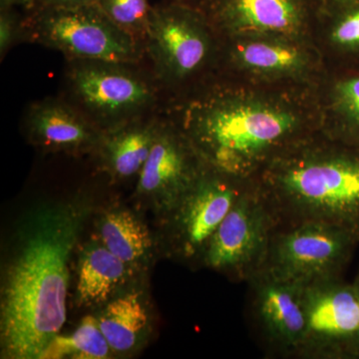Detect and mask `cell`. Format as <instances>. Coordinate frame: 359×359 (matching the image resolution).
<instances>
[{"mask_svg": "<svg viewBox=\"0 0 359 359\" xmlns=\"http://www.w3.org/2000/svg\"><path fill=\"white\" fill-rule=\"evenodd\" d=\"M80 202L41 205L20 226L2 283V358L41 359L65 325L69 259L89 212Z\"/></svg>", "mask_w": 359, "mask_h": 359, "instance_id": "6da1fadb", "label": "cell"}, {"mask_svg": "<svg viewBox=\"0 0 359 359\" xmlns=\"http://www.w3.org/2000/svg\"><path fill=\"white\" fill-rule=\"evenodd\" d=\"M185 106L176 121L205 164L247 181L320 132L287 108L221 87L203 89Z\"/></svg>", "mask_w": 359, "mask_h": 359, "instance_id": "7a4b0ae2", "label": "cell"}, {"mask_svg": "<svg viewBox=\"0 0 359 359\" xmlns=\"http://www.w3.org/2000/svg\"><path fill=\"white\" fill-rule=\"evenodd\" d=\"M254 180L276 226L323 222L348 231L359 243V146L320 131Z\"/></svg>", "mask_w": 359, "mask_h": 359, "instance_id": "3957f363", "label": "cell"}, {"mask_svg": "<svg viewBox=\"0 0 359 359\" xmlns=\"http://www.w3.org/2000/svg\"><path fill=\"white\" fill-rule=\"evenodd\" d=\"M65 97L102 133L163 112L165 98L147 63L66 60Z\"/></svg>", "mask_w": 359, "mask_h": 359, "instance_id": "277c9868", "label": "cell"}, {"mask_svg": "<svg viewBox=\"0 0 359 359\" xmlns=\"http://www.w3.org/2000/svg\"><path fill=\"white\" fill-rule=\"evenodd\" d=\"M219 35L196 6H154L144 40L145 61L164 95L179 97L197 86L219 59Z\"/></svg>", "mask_w": 359, "mask_h": 359, "instance_id": "5b68a950", "label": "cell"}, {"mask_svg": "<svg viewBox=\"0 0 359 359\" xmlns=\"http://www.w3.org/2000/svg\"><path fill=\"white\" fill-rule=\"evenodd\" d=\"M26 39L62 53L66 60L143 62L145 46L113 22L96 4L36 7L25 15Z\"/></svg>", "mask_w": 359, "mask_h": 359, "instance_id": "8992f818", "label": "cell"}, {"mask_svg": "<svg viewBox=\"0 0 359 359\" xmlns=\"http://www.w3.org/2000/svg\"><path fill=\"white\" fill-rule=\"evenodd\" d=\"M358 245L348 231L323 222L278 226L263 269L302 285L339 278L344 276Z\"/></svg>", "mask_w": 359, "mask_h": 359, "instance_id": "52a82bcc", "label": "cell"}, {"mask_svg": "<svg viewBox=\"0 0 359 359\" xmlns=\"http://www.w3.org/2000/svg\"><path fill=\"white\" fill-rule=\"evenodd\" d=\"M276 221L256 181L233 203L205 250L202 266L235 283H247L264 268Z\"/></svg>", "mask_w": 359, "mask_h": 359, "instance_id": "ba28073f", "label": "cell"}, {"mask_svg": "<svg viewBox=\"0 0 359 359\" xmlns=\"http://www.w3.org/2000/svg\"><path fill=\"white\" fill-rule=\"evenodd\" d=\"M306 327L295 358L359 359V299L344 276L304 285Z\"/></svg>", "mask_w": 359, "mask_h": 359, "instance_id": "9c48e42d", "label": "cell"}, {"mask_svg": "<svg viewBox=\"0 0 359 359\" xmlns=\"http://www.w3.org/2000/svg\"><path fill=\"white\" fill-rule=\"evenodd\" d=\"M250 182L205 168L166 216L169 247L175 256L202 264L212 235Z\"/></svg>", "mask_w": 359, "mask_h": 359, "instance_id": "30bf717a", "label": "cell"}, {"mask_svg": "<svg viewBox=\"0 0 359 359\" xmlns=\"http://www.w3.org/2000/svg\"><path fill=\"white\" fill-rule=\"evenodd\" d=\"M245 320L268 358H295L306 327L304 285L262 269L247 283Z\"/></svg>", "mask_w": 359, "mask_h": 359, "instance_id": "8fae6325", "label": "cell"}, {"mask_svg": "<svg viewBox=\"0 0 359 359\" xmlns=\"http://www.w3.org/2000/svg\"><path fill=\"white\" fill-rule=\"evenodd\" d=\"M165 115L137 182V194L166 217L207 165L176 120Z\"/></svg>", "mask_w": 359, "mask_h": 359, "instance_id": "7c38bea8", "label": "cell"}, {"mask_svg": "<svg viewBox=\"0 0 359 359\" xmlns=\"http://www.w3.org/2000/svg\"><path fill=\"white\" fill-rule=\"evenodd\" d=\"M323 0H199L219 37L285 39L318 20Z\"/></svg>", "mask_w": 359, "mask_h": 359, "instance_id": "4fadbf2b", "label": "cell"}, {"mask_svg": "<svg viewBox=\"0 0 359 359\" xmlns=\"http://www.w3.org/2000/svg\"><path fill=\"white\" fill-rule=\"evenodd\" d=\"M28 141L36 147L67 154L95 153L103 133L65 97L30 104L23 121Z\"/></svg>", "mask_w": 359, "mask_h": 359, "instance_id": "5bb4252c", "label": "cell"}, {"mask_svg": "<svg viewBox=\"0 0 359 359\" xmlns=\"http://www.w3.org/2000/svg\"><path fill=\"white\" fill-rule=\"evenodd\" d=\"M164 117L163 111L103 133L95 151L103 169L115 179L138 178Z\"/></svg>", "mask_w": 359, "mask_h": 359, "instance_id": "9a60e30c", "label": "cell"}, {"mask_svg": "<svg viewBox=\"0 0 359 359\" xmlns=\"http://www.w3.org/2000/svg\"><path fill=\"white\" fill-rule=\"evenodd\" d=\"M128 264L103 244L90 243L82 250L78 269L77 299L80 306L105 304L126 282Z\"/></svg>", "mask_w": 359, "mask_h": 359, "instance_id": "2e32d148", "label": "cell"}, {"mask_svg": "<svg viewBox=\"0 0 359 359\" xmlns=\"http://www.w3.org/2000/svg\"><path fill=\"white\" fill-rule=\"evenodd\" d=\"M98 320L101 332L113 351H131L148 325V313L139 292H129L111 301Z\"/></svg>", "mask_w": 359, "mask_h": 359, "instance_id": "e0dca14e", "label": "cell"}, {"mask_svg": "<svg viewBox=\"0 0 359 359\" xmlns=\"http://www.w3.org/2000/svg\"><path fill=\"white\" fill-rule=\"evenodd\" d=\"M330 138L359 146V67H340L330 89Z\"/></svg>", "mask_w": 359, "mask_h": 359, "instance_id": "ac0fdd59", "label": "cell"}, {"mask_svg": "<svg viewBox=\"0 0 359 359\" xmlns=\"http://www.w3.org/2000/svg\"><path fill=\"white\" fill-rule=\"evenodd\" d=\"M231 57L238 66L259 74H292L306 63L301 49L276 39L242 41L233 47Z\"/></svg>", "mask_w": 359, "mask_h": 359, "instance_id": "d6986e66", "label": "cell"}, {"mask_svg": "<svg viewBox=\"0 0 359 359\" xmlns=\"http://www.w3.org/2000/svg\"><path fill=\"white\" fill-rule=\"evenodd\" d=\"M318 20L327 23L328 45L340 67H359V0H323Z\"/></svg>", "mask_w": 359, "mask_h": 359, "instance_id": "ffe728a7", "label": "cell"}, {"mask_svg": "<svg viewBox=\"0 0 359 359\" xmlns=\"http://www.w3.org/2000/svg\"><path fill=\"white\" fill-rule=\"evenodd\" d=\"M99 230L102 244L124 263L140 261L151 248L147 226L128 210L104 215Z\"/></svg>", "mask_w": 359, "mask_h": 359, "instance_id": "44dd1931", "label": "cell"}, {"mask_svg": "<svg viewBox=\"0 0 359 359\" xmlns=\"http://www.w3.org/2000/svg\"><path fill=\"white\" fill-rule=\"evenodd\" d=\"M111 347L94 316H85L70 335L57 334L42 354L41 359H103L109 356Z\"/></svg>", "mask_w": 359, "mask_h": 359, "instance_id": "7402d4cb", "label": "cell"}, {"mask_svg": "<svg viewBox=\"0 0 359 359\" xmlns=\"http://www.w3.org/2000/svg\"><path fill=\"white\" fill-rule=\"evenodd\" d=\"M96 4L118 27L144 43L154 9L150 0H97Z\"/></svg>", "mask_w": 359, "mask_h": 359, "instance_id": "603a6c76", "label": "cell"}, {"mask_svg": "<svg viewBox=\"0 0 359 359\" xmlns=\"http://www.w3.org/2000/svg\"><path fill=\"white\" fill-rule=\"evenodd\" d=\"M27 42L25 15L16 8H0V58L16 45Z\"/></svg>", "mask_w": 359, "mask_h": 359, "instance_id": "cb8c5ba5", "label": "cell"}, {"mask_svg": "<svg viewBox=\"0 0 359 359\" xmlns=\"http://www.w3.org/2000/svg\"><path fill=\"white\" fill-rule=\"evenodd\" d=\"M97 0H36V7H49V8H70L89 6L96 4Z\"/></svg>", "mask_w": 359, "mask_h": 359, "instance_id": "d4e9b609", "label": "cell"}, {"mask_svg": "<svg viewBox=\"0 0 359 359\" xmlns=\"http://www.w3.org/2000/svg\"><path fill=\"white\" fill-rule=\"evenodd\" d=\"M36 0H0V8L22 9L26 13L36 8Z\"/></svg>", "mask_w": 359, "mask_h": 359, "instance_id": "484cf974", "label": "cell"}, {"mask_svg": "<svg viewBox=\"0 0 359 359\" xmlns=\"http://www.w3.org/2000/svg\"><path fill=\"white\" fill-rule=\"evenodd\" d=\"M167 1L180 2V4H191V6H197V4L199 0H167Z\"/></svg>", "mask_w": 359, "mask_h": 359, "instance_id": "4316f807", "label": "cell"}, {"mask_svg": "<svg viewBox=\"0 0 359 359\" xmlns=\"http://www.w3.org/2000/svg\"><path fill=\"white\" fill-rule=\"evenodd\" d=\"M354 285H355L356 290H358V299H359V269L358 273H356L355 278L353 280Z\"/></svg>", "mask_w": 359, "mask_h": 359, "instance_id": "83f0119b", "label": "cell"}]
</instances>
